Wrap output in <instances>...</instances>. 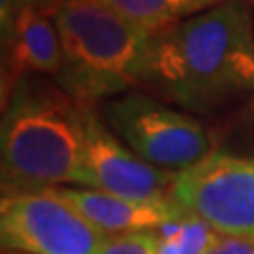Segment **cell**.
<instances>
[{
    "mask_svg": "<svg viewBox=\"0 0 254 254\" xmlns=\"http://www.w3.org/2000/svg\"><path fill=\"white\" fill-rule=\"evenodd\" d=\"M95 2L108 6L136 28L144 30L146 34H155L212 6H218L225 0H95Z\"/></svg>",
    "mask_w": 254,
    "mask_h": 254,
    "instance_id": "10",
    "label": "cell"
},
{
    "mask_svg": "<svg viewBox=\"0 0 254 254\" xmlns=\"http://www.w3.org/2000/svg\"><path fill=\"white\" fill-rule=\"evenodd\" d=\"M140 89L199 119L254 110V15L248 0L150 34Z\"/></svg>",
    "mask_w": 254,
    "mask_h": 254,
    "instance_id": "1",
    "label": "cell"
},
{
    "mask_svg": "<svg viewBox=\"0 0 254 254\" xmlns=\"http://www.w3.org/2000/svg\"><path fill=\"white\" fill-rule=\"evenodd\" d=\"M87 172L89 189L138 201H170L178 178L176 172L155 168L123 144L98 110L91 113L87 127Z\"/></svg>",
    "mask_w": 254,
    "mask_h": 254,
    "instance_id": "7",
    "label": "cell"
},
{
    "mask_svg": "<svg viewBox=\"0 0 254 254\" xmlns=\"http://www.w3.org/2000/svg\"><path fill=\"white\" fill-rule=\"evenodd\" d=\"M95 110L123 144L155 168L180 174L218 148L214 131L199 117L142 89L110 98Z\"/></svg>",
    "mask_w": 254,
    "mask_h": 254,
    "instance_id": "4",
    "label": "cell"
},
{
    "mask_svg": "<svg viewBox=\"0 0 254 254\" xmlns=\"http://www.w3.org/2000/svg\"><path fill=\"white\" fill-rule=\"evenodd\" d=\"M58 2L60 0H19L21 6H53Z\"/></svg>",
    "mask_w": 254,
    "mask_h": 254,
    "instance_id": "14",
    "label": "cell"
},
{
    "mask_svg": "<svg viewBox=\"0 0 254 254\" xmlns=\"http://www.w3.org/2000/svg\"><path fill=\"white\" fill-rule=\"evenodd\" d=\"M53 190L104 235L125 231H157L159 227L172 220L189 216V212L172 199L138 201L87 187H58Z\"/></svg>",
    "mask_w": 254,
    "mask_h": 254,
    "instance_id": "9",
    "label": "cell"
},
{
    "mask_svg": "<svg viewBox=\"0 0 254 254\" xmlns=\"http://www.w3.org/2000/svg\"><path fill=\"white\" fill-rule=\"evenodd\" d=\"M159 231H125L104 237L100 254H159Z\"/></svg>",
    "mask_w": 254,
    "mask_h": 254,
    "instance_id": "12",
    "label": "cell"
},
{
    "mask_svg": "<svg viewBox=\"0 0 254 254\" xmlns=\"http://www.w3.org/2000/svg\"><path fill=\"white\" fill-rule=\"evenodd\" d=\"M172 201L220 235L254 240V150L216 148L178 174Z\"/></svg>",
    "mask_w": 254,
    "mask_h": 254,
    "instance_id": "5",
    "label": "cell"
},
{
    "mask_svg": "<svg viewBox=\"0 0 254 254\" xmlns=\"http://www.w3.org/2000/svg\"><path fill=\"white\" fill-rule=\"evenodd\" d=\"M159 254H205L220 240V233L189 214L185 218L172 220L159 227Z\"/></svg>",
    "mask_w": 254,
    "mask_h": 254,
    "instance_id": "11",
    "label": "cell"
},
{
    "mask_svg": "<svg viewBox=\"0 0 254 254\" xmlns=\"http://www.w3.org/2000/svg\"><path fill=\"white\" fill-rule=\"evenodd\" d=\"M4 254H23V252H4Z\"/></svg>",
    "mask_w": 254,
    "mask_h": 254,
    "instance_id": "16",
    "label": "cell"
},
{
    "mask_svg": "<svg viewBox=\"0 0 254 254\" xmlns=\"http://www.w3.org/2000/svg\"><path fill=\"white\" fill-rule=\"evenodd\" d=\"M93 106L51 76H23L2 95V195L87 187V127Z\"/></svg>",
    "mask_w": 254,
    "mask_h": 254,
    "instance_id": "2",
    "label": "cell"
},
{
    "mask_svg": "<svg viewBox=\"0 0 254 254\" xmlns=\"http://www.w3.org/2000/svg\"><path fill=\"white\" fill-rule=\"evenodd\" d=\"M205 254H254V240L220 235V240Z\"/></svg>",
    "mask_w": 254,
    "mask_h": 254,
    "instance_id": "13",
    "label": "cell"
},
{
    "mask_svg": "<svg viewBox=\"0 0 254 254\" xmlns=\"http://www.w3.org/2000/svg\"><path fill=\"white\" fill-rule=\"evenodd\" d=\"M104 233L53 189L2 195L0 242L4 252L100 254Z\"/></svg>",
    "mask_w": 254,
    "mask_h": 254,
    "instance_id": "6",
    "label": "cell"
},
{
    "mask_svg": "<svg viewBox=\"0 0 254 254\" xmlns=\"http://www.w3.org/2000/svg\"><path fill=\"white\" fill-rule=\"evenodd\" d=\"M53 6H21L11 32L2 36V95L23 76L60 74L62 43Z\"/></svg>",
    "mask_w": 254,
    "mask_h": 254,
    "instance_id": "8",
    "label": "cell"
},
{
    "mask_svg": "<svg viewBox=\"0 0 254 254\" xmlns=\"http://www.w3.org/2000/svg\"><path fill=\"white\" fill-rule=\"evenodd\" d=\"M248 4H250V9H252V15H254V0H248Z\"/></svg>",
    "mask_w": 254,
    "mask_h": 254,
    "instance_id": "15",
    "label": "cell"
},
{
    "mask_svg": "<svg viewBox=\"0 0 254 254\" xmlns=\"http://www.w3.org/2000/svg\"><path fill=\"white\" fill-rule=\"evenodd\" d=\"M53 17L62 43L55 81L70 95L98 108L140 89V64L150 34L95 0H60Z\"/></svg>",
    "mask_w": 254,
    "mask_h": 254,
    "instance_id": "3",
    "label": "cell"
}]
</instances>
